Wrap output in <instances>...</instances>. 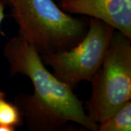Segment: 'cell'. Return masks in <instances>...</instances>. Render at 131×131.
<instances>
[{
    "instance_id": "cell-1",
    "label": "cell",
    "mask_w": 131,
    "mask_h": 131,
    "mask_svg": "<svg viewBox=\"0 0 131 131\" xmlns=\"http://www.w3.org/2000/svg\"><path fill=\"white\" fill-rule=\"evenodd\" d=\"M3 54L10 75H24L33 84L32 94L18 93L14 100L28 130H72L71 123H77L87 130L98 131V123L88 116L74 90L47 70L32 47L15 36L5 44Z\"/></svg>"
},
{
    "instance_id": "cell-2",
    "label": "cell",
    "mask_w": 131,
    "mask_h": 131,
    "mask_svg": "<svg viewBox=\"0 0 131 131\" xmlns=\"http://www.w3.org/2000/svg\"><path fill=\"white\" fill-rule=\"evenodd\" d=\"M18 36L42 56L66 51L84 38L89 18H74L54 0H9Z\"/></svg>"
},
{
    "instance_id": "cell-3",
    "label": "cell",
    "mask_w": 131,
    "mask_h": 131,
    "mask_svg": "<svg viewBox=\"0 0 131 131\" xmlns=\"http://www.w3.org/2000/svg\"><path fill=\"white\" fill-rule=\"evenodd\" d=\"M90 82L92 92L84 108L98 124L131 101V39L114 31L103 63Z\"/></svg>"
},
{
    "instance_id": "cell-4",
    "label": "cell",
    "mask_w": 131,
    "mask_h": 131,
    "mask_svg": "<svg viewBox=\"0 0 131 131\" xmlns=\"http://www.w3.org/2000/svg\"><path fill=\"white\" fill-rule=\"evenodd\" d=\"M115 29L98 19L89 18L84 38L71 49L40 56L53 74L75 89L81 82H90L103 63Z\"/></svg>"
},
{
    "instance_id": "cell-5",
    "label": "cell",
    "mask_w": 131,
    "mask_h": 131,
    "mask_svg": "<svg viewBox=\"0 0 131 131\" xmlns=\"http://www.w3.org/2000/svg\"><path fill=\"white\" fill-rule=\"evenodd\" d=\"M60 5L69 14L98 19L131 39V0H60Z\"/></svg>"
},
{
    "instance_id": "cell-6",
    "label": "cell",
    "mask_w": 131,
    "mask_h": 131,
    "mask_svg": "<svg viewBox=\"0 0 131 131\" xmlns=\"http://www.w3.org/2000/svg\"><path fill=\"white\" fill-rule=\"evenodd\" d=\"M131 101L98 124V131H130Z\"/></svg>"
},
{
    "instance_id": "cell-7",
    "label": "cell",
    "mask_w": 131,
    "mask_h": 131,
    "mask_svg": "<svg viewBox=\"0 0 131 131\" xmlns=\"http://www.w3.org/2000/svg\"><path fill=\"white\" fill-rule=\"evenodd\" d=\"M24 117L15 103L7 99V94L0 88V126L11 127L16 129L24 124Z\"/></svg>"
},
{
    "instance_id": "cell-8",
    "label": "cell",
    "mask_w": 131,
    "mask_h": 131,
    "mask_svg": "<svg viewBox=\"0 0 131 131\" xmlns=\"http://www.w3.org/2000/svg\"><path fill=\"white\" fill-rule=\"evenodd\" d=\"M6 5L3 3H0V31H1V26L5 18V9Z\"/></svg>"
},
{
    "instance_id": "cell-9",
    "label": "cell",
    "mask_w": 131,
    "mask_h": 131,
    "mask_svg": "<svg viewBox=\"0 0 131 131\" xmlns=\"http://www.w3.org/2000/svg\"><path fill=\"white\" fill-rule=\"evenodd\" d=\"M16 130L14 127H11L5 126V125H2L0 126V131H15Z\"/></svg>"
},
{
    "instance_id": "cell-10",
    "label": "cell",
    "mask_w": 131,
    "mask_h": 131,
    "mask_svg": "<svg viewBox=\"0 0 131 131\" xmlns=\"http://www.w3.org/2000/svg\"><path fill=\"white\" fill-rule=\"evenodd\" d=\"M9 0H0V3H3L6 5H8Z\"/></svg>"
}]
</instances>
